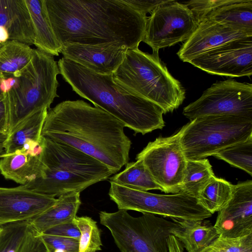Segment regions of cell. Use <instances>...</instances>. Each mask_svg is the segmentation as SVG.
<instances>
[{"mask_svg": "<svg viewBox=\"0 0 252 252\" xmlns=\"http://www.w3.org/2000/svg\"><path fill=\"white\" fill-rule=\"evenodd\" d=\"M55 36L65 44L138 48L147 17L123 0H44Z\"/></svg>", "mask_w": 252, "mask_h": 252, "instance_id": "6da1fadb", "label": "cell"}, {"mask_svg": "<svg viewBox=\"0 0 252 252\" xmlns=\"http://www.w3.org/2000/svg\"><path fill=\"white\" fill-rule=\"evenodd\" d=\"M123 123L82 100H66L50 108L41 136L93 157L116 173L129 160L131 142Z\"/></svg>", "mask_w": 252, "mask_h": 252, "instance_id": "7a4b0ae2", "label": "cell"}, {"mask_svg": "<svg viewBox=\"0 0 252 252\" xmlns=\"http://www.w3.org/2000/svg\"><path fill=\"white\" fill-rule=\"evenodd\" d=\"M60 74L80 96L106 111L133 130L144 135L165 126L163 112L154 103L129 94L113 81L64 57L58 62Z\"/></svg>", "mask_w": 252, "mask_h": 252, "instance_id": "3957f363", "label": "cell"}, {"mask_svg": "<svg viewBox=\"0 0 252 252\" xmlns=\"http://www.w3.org/2000/svg\"><path fill=\"white\" fill-rule=\"evenodd\" d=\"M114 82L126 92L147 99L163 113L178 108L185 98V90L161 62L158 54L127 49L125 58L112 74Z\"/></svg>", "mask_w": 252, "mask_h": 252, "instance_id": "277c9868", "label": "cell"}, {"mask_svg": "<svg viewBox=\"0 0 252 252\" xmlns=\"http://www.w3.org/2000/svg\"><path fill=\"white\" fill-rule=\"evenodd\" d=\"M58 63L53 56L33 49L32 58L22 70L12 75L18 84L5 94V105L8 134L28 118L44 109H49L59 97Z\"/></svg>", "mask_w": 252, "mask_h": 252, "instance_id": "5b68a950", "label": "cell"}, {"mask_svg": "<svg viewBox=\"0 0 252 252\" xmlns=\"http://www.w3.org/2000/svg\"><path fill=\"white\" fill-rule=\"evenodd\" d=\"M99 216L121 252H169L168 239L179 226L161 216L143 213L134 217L123 210L101 211Z\"/></svg>", "mask_w": 252, "mask_h": 252, "instance_id": "8992f818", "label": "cell"}, {"mask_svg": "<svg viewBox=\"0 0 252 252\" xmlns=\"http://www.w3.org/2000/svg\"><path fill=\"white\" fill-rule=\"evenodd\" d=\"M181 143L187 160H197L252 136V118L239 115L206 116L184 126Z\"/></svg>", "mask_w": 252, "mask_h": 252, "instance_id": "52a82bcc", "label": "cell"}, {"mask_svg": "<svg viewBox=\"0 0 252 252\" xmlns=\"http://www.w3.org/2000/svg\"><path fill=\"white\" fill-rule=\"evenodd\" d=\"M110 183L108 194L119 210H133L185 220H205L212 215L196 198L184 192L156 194Z\"/></svg>", "mask_w": 252, "mask_h": 252, "instance_id": "ba28073f", "label": "cell"}, {"mask_svg": "<svg viewBox=\"0 0 252 252\" xmlns=\"http://www.w3.org/2000/svg\"><path fill=\"white\" fill-rule=\"evenodd\" d=\"M184 128L171 136L149 142L136 157L166 193L180 192L187 162L181 143Z\"/></svg>", "mask_w": 252, "mask_h": 252, "instance_id": "9c48e42d", "label": "cell"}, {"mask_svg": "<svg viewBox=\"0 0 252 252\" xmlns=\"http://www.w3.org/2000/svg\"><path fill=\"white\" fill-rule=\"evenodd\" d=\"M197 22L185 3L168 0L158 5L146 19L142 41L153 53L186 41L196 29Z\"/></svg>", "mask_w": 252, "mask_h": 252, "instance_id": "30bf717a", "label": "cell"}, {"mask_svg": "<svg viewBox=\"0 0 252 252\" xmlns=\"http://www.w3.org/2000/svg\"><path fill=\"white\" fill-rule=\"evenodd\" d=\"M183 114L190 121L206 116L252 118V85L234 80L217 82L184 107Z\"/></svg>", "mask_w": 252, "mask_h": 252, "instance_id": "8fae6325", "label": "cell"}, {"mask_svg": "<svg viewBox=\"0 0 252 252\" xmlns=\"http://www.w3.org/2000/svg\"><path fill=\"white\" fill-rule=\"evenodd\" d=\"M189 63L212 74L250 77L252 75V36L227 42Z\"/></svg>", "mask_w": 252, "mask_h": 252, "instance_id": "7c38bea8", "label": "cell"}, {"mask_svg": "<svg viewBox=\"0 0 252 252\" xmlns=\"http://www.w3.org/2000/svg\"><path fill=\"white\" fill-rule=\"evenodd\" d=\"M41 143L40 159L48 168L78 174L96 183L113 174L101 162L73 147L42 136Z\"/></svg>", "mask_w": 252, "mask_h": 252, "instance_id": "4fadbf2b", "label": "cell"}, {"mask_svg": "<svg viewBox=\"0 0 252 252\" xmlns=\"http://www.w3.org/2000/svg\"><path fill=\"white\" fill-rule=\"evenodd\" d=\"M214 224L219 236L239 237L252 233V181L234 185L232 196L218 212Z\"/></svg>", "mask_w": 252, "mask_h": 252, "instance_id": "5bb4252c", "label": "cell"}, {"mask_svg": "<svg viewBox=\"0 0 252 252\" xmlns=\"http://www.w3.org/2000/svg\"><path fill=\"white\" fill-rule=\"evenodd\" d=\"M184 3L197 23L208 20L252 33V0H193Z\"/></svg>", "mask_w": 252, "mask_h": 252, "instance_id": "9a60e30c", "label": "cell"}, {"mask_svg": "<svg viewBox=\"0 0 252 252\" xmlns=\"http://www.w3.org/2000/svg\"><path fill=\"white\" fill-rule=\"evenodd\" d=\"M57 198L26 189L0 187V227L30 220L52 206Z\"/></svg>", "mask_w": 252, "mask_h": 252, "instance_id": "2e32d148", "label": "cell"}, {"mask_svg": "<svg viewBox=\"0 0 252 252\" xmlns=\"http://www.w3.org/2000/svg\"><path fill=\"white\" fill-rule=\"evenodd\" d=\"M128 49L119 43L97 45L65 44L61 53L63 57L100 75H110L123 61Z\"/></svg>", "mask_w": 252, "mask_h": 252, "instance_id": "e0dca14e", "label": "cell"}, {"mask_svg": "<svg viewBox=\"0 0 252 252\" xmlns=\"http://www.w3.org/2000/svg\"><path fill=\"white\" fill-rule=\"evenodd\" d=\"M252 36V33L208 20H202L177 53L181 60L189 63L193 58L230 41Z\"/></svg>", "mask_w": 252, "mask_h": 252, "instance_id": "ac0fdd59", "label": "cell"}, {"mask_svg": "<svg viewBox=\"0 0 252 252\" xmlns=\"http://www.w3.org/2000/svg\"><path fill=\"white\" fill-rule=\"evenodd\" d=\"M95 183L94 181L80 175L48 168L44 165L41 177L21 186L40 194L55 198L70 192H81Z\"/></svg>", "mask_w": 252, "mask_h": 252, "instance_id": "d6986e66", "label": "cell"}, {"mask_svg": "<svg viewBox=\"0 0 252 252\" xmlns=\"http://www.w3.org/2000/svg\"><path fill=\"white\" fill-rule=\"evenodd\" d=\"M0 26L7 30L9 40L34 44V29L25 0H0Z\"/></svg>", "mask_w": 252, "mask_h": 252, "instance_id": "ffe728a7", "label": "cell"}, {"mask_svg": "<svg viewBox=\"0 0 252 252\" xmlns=\"http://www.w3.org/2000/svg\"><path fill=\"white\" fill-rule=\"evenodd\" d=\"M80 194L70 192L59 196L52 206L29 220L32 227L41 233L55 226L73 222L81 204Z\"/></svg>", "mask_w": 252, "mask_h": 252, "instance_id": "44dd1931", "label": "cell"}, {"mask_svg": "<svg viewBox=\"0 0 252 252\" xmlns=\"http://www.w3.org/2000/svg\"><path fill=\"white\" fill-rule=\"evenodd\" d=\"M205 220L171 219L179 225L173 235L188 252H201L219 237L214 226Z\"/></svg>", "mask_w": 252, "mask_h": 252, "instance_id": "7402d4cb", "label": "cell"}, {"mask_svg": "<svg viewBox=\"0 0 252 252\" xmlns=\"http://www.w3.org/2000/svg\"><path fill=\"white\" fill-rule=\"evenodd\" d=\"M35 34L37 49L52 56H59L62 48L52 29L44 0H25Z\"/></svg>", "mask_w": 252, "mask_h": 252, "instance_id": "603a6c76", "label": "cell"}, {"mask_svg": "<svg viewBox=\"0 0 252 252\" xmlns=\"http://www.w3.org/2000/svg\"><path fill=\"white\" fill-rule=\"evenodd\" d=\"M44 167L40 156L32 157L15 152L2 155L0 159V174L21 185L41 177Z\"/></svg>", "mask_w": 252, "mask_h": 252, "instance_id": "cb8c5ba5", "label": "cell"}, {"mask_svg": "<svg viewBox=\"0 0 252 252\" xmlns=\"http://www.w3.org/2000/svg\"><path fill=\"white\" fill-rule=\"evenodd\" d=\"M48 112L44 109L28 118L10 132L3 143L5 155L14 153L27 142H41V132Z\"/></svg>", "mask_w": 252, "mask_h": 252, "instance_id": "d4e9b609", "label": "cell"}, {"mask_svg": "<svg viewBox=\"0 0 252 252\" xmlns=\"http://www.w3.org/2000/svg\"><path fill=\"white\" fill-rule=\"evenodd\" d=\"M33 49L23 43L8 40L0 47V73L12 75L31 61Z\"/></svg>", "mask_w": 252, "mask_h": 252, "instance_id": "484cf974", "label": "cell"}, {"mask_svg": "<svg viewBox=\"0 0 252 252\" xmlns=\"http://www.w3.org/2000/svg\"><path fill=\"white\" fill-rule=\"evenodd\" d=\"M125 165L123 171L110 178V182L139 190L158 189L162 191L141 161L127 162Z\"/></svg>", "mask_w": 252, "mask_h": 252, "instance_id": "4316f807", "label": "cell"}, {"mask_svg": "<svg viewBox=\"0 0 252 252\" xmlns=\"http://www.w3.org/2000/svg\"><path fill=\"white\" fill-rule=\"evenodd\" d=\"M234 185L214 176L201 190L196 199L203 207L213 215L229 200Z\"/></svg>", "mask_w": 252, "mask_h": 252, "instance_id": "83f0119b", "label": "cell"}, {"mask_svg": "<svg viewBox=\"0 0 252 252\" xmlns=\"http://www.w3.org/2000/svg\"><path fill=\"white\" fill-rule=\"evenodd\" d=\"M212 165L206 158L187 160L180 192L197 198L208 182L215 176Z\"/></svg>", "mask_w": 252, "mask_h": 252, "instance_id": "f1b7e54d", "label": "cell"}, {"mask_svg": "<svg viewBox=\"0 0 252 252\" xmlns=\"http://www.w3.org/2000/svg\"><path fill=\"white\" fill-rule=\"evenodd\" d=\"M252 176V136L213 155Z\"/></svg>", "mask_w": 252, "mask_h": 252, "instance_id": "f546056e", "label": "cell"}, {"mask_svg": "<svg viewBox=\"0 0 252 252\" xmlns=\"http://www.w3.org/2000/svg\"><path fill=\"white\" fill-rule=\"evenodd\" d=\"M73 222L80 232L78 252H97L101 250L102 242L97 222L87 216H76Z\"/></svg>", "mask_w": 252, "mask_h": 252, "instance_id": "4dcf8cb0", "label": "cell"}, {"mask_svg": "<svg viewBox=\"0 0 252 252\" xmlns=\"http://www.w3.org/2000/svg\"><path fill=\"white\" fill-rule=\"evenodd\" d=\"M32 226L29 220L0 226V252H17Z\"/></svg>", "mask_w": 252, "mask_h": 252, "instance_id": "1f68e13d", "label": "cell"}, {"mask_svg": "<svg viewBox=\"0 0 252 252\" xmlns=\"http://www.w3.org/2000/svg\"><path fill=\"white\" fill-rule=\"evenodd\" d=\"M206 249L213 252H252V233L239 237L219 236Z\"/></svg>", "mask_w": 252, "mask_h": 252, "instance_id": "d6a6232c", "label": "cell"}, {"mask_svg": "<svg viewBox=\"0 0 252 252\" xmlns=\"http://www.w3.org/2000/svg\"><path fill=\"white\" fill-rule=\"evenodd\" d=\"M48 252H78L79 240L39 233Z\"/></svg>", "mask_w": 252, "mask_h": 252, "instance_id": "836d02e7", "label": "cell"}, {"mask_svg": "<svg viewBox=\"0 0 252 252\" xmlns=\"http://www.w3.org/2000/svg\"><path fill=\"white\" fill-rule=\"evenodd\" d=\"M17 252H48V251L39 233L32 227Z\"/></svg>", "mask_w": 252, "mask_h": 252, "instance_id": "e575fe53", "label": "cell"}, {"mask_svg": "<svg viewBox=\"0 0 252 252\" xmlns=\"http://www.w3.org/2000/svg\"><path fill=\"white\" fill-rule=\"evenodd\" d=\"M44 233L59 236L63 237L71 238L79 240L80 232L76 225L73 222L59 224L46 230Z\"/></svg>", "mask_w": 252, "mask_h": 252, "instance_id": "d590c367", "label": "cell"}, {"mask_svg": "<svg viewBox=\"0 0 252 252\" xmlns=\"http://www.w3.org/2000/svg\"><path fill=\"white\" fill-rule=\"evenodd\" d=\"M125 3L131 7L144 16L148 13H152L157 7L164 3L167 0H123Z\"/></svg>", "mask_w": 252, "mask_h": 252, "instance_id": "8d00e7d4", "label": "cell"}, {"mask_svg": "<svg viewBox=\"0 0 252 252\" xmlns=\"http://www.w3.org/2000/svg\"><path fill=\"white\" fill-rule=\"evenodd\" d=\"M0 90L2 93L7 94L18 84V79L12 75L0 73Z\"/></svg>", "mask_w": 252, "mask_h": 252, "instance_id": "74e56055", "label": "cell"}, {"mask_svg": "<svg viewBox=\"0 0 252 252\" xmlns=\"http://www.w3.org/2000/svg\"><path fill=\"white\" fill-rule=\"evenodd\" d=\"M5 97V94H4L2 96H0V132L8 134Z\"/></svg>", "mask_w": 252, "mask_h": 252, "instance_id": "f35d334b", "label": "cell"}, {"mask_svg": "<svg viewBox=\"0 0 252 252\" xmlns=\"http://www.w3.org/2000/svg\"><path fill=\"white\" fill-rule=\"evenodd\" d=\"M167 243L169 252H184L182 245L174 236H170Z\"/></svg>", "mask_w": 252, "mask_h": 252, "instance_id": "ab89813d", "label": "cell"}, {"mask_svg": "<svg viewBox=\"0 0 252 252\" xmlns=\"http://www.w3.org/2000/svg\"><path fill=\"white\" fill-rule=\"evenodd\" d=\"M9 40L7 30L3 27L0 26V44H3Z\"/></svg>", "mask_w": 252, "mask_h": 252, "instance_id": "60d3db41", "label": "cell"}, {"mask_svg": "<svg viewBox=\"0 0 252 252\" xmlns=\"http://www.w3.org/2000/svg\"><path fill=\"white\" fill-rule=\"evenodd\" d=\"M7 134L0 132V146L2 147V145L7 139Z\"/></svg>", "mask_w": 252, "mask_h": 252, "instance_id": "b9f144b4", "label": "cell"}, {"mask_svg": "<svg viewBox=\"0 0 252 252\" xmlns=\"http://www.w3.org/2000/svg\"><path fill=\"white\" fill-rule=\"evenodd\" d=\"M201 252H213L209 250H208L207 249L205 248V249H204L202 251H201Z\"/></svg>", "mask_w": 252, "mask_h": 252, "instance_id": "7bdbcfd3", "label": "cell"}, {"mask_svg": "<svg viewBox=\"0 0 252 252\" xmlns=\"http://www.w3.org/2000/svg\"><path fill=\"white\" fill-rule=\"evenodd\" d=\"M2 147L0 146V154L1 153V152L2 151ZM1 157H2V155H0V158H1Z\"/></svg>", "mask_w": 252, "mask_h": 252, "instance_id": "ee69618b", "label": "cell"}, {"mask_svg": "<svg viewBox=\"0 0 252 252\" xmlns=\"http://www.w3.org/2000/svg\"><path fill=\"white\" fill-rule=\"evenodd\" d=\"M4 94L2 93L0 90V96H2Z\"/></svg>", "mask_w": 252, "mask_h": 252, "instance_id": "f6af8a7d", "label": "cell"}, {"mask_svg": "<svg viewBox=\"0 0 252 252\" xmlns=\"http://www.w3.org/2000/svg\"><path fill=\"white\" fill-rule=\"evenodd\" d=\"M2 44H0V47L2 46Z\"/></svg>", "mask_w": 252, "mask_h": 252, "instance_id": "bcb514c9", "label": "cell"}, {"mask_svg": "<svg viewBox=\"0 0 252 252\" xmlns=\"http://www.w3.org/2000/svg\"></svg>", "mask_w": 252, "mask_h": 252, "instance_id": "7dc6e473", "label": "cell"}]
</instances>
